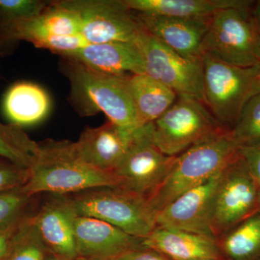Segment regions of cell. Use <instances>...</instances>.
<instances>
[{"mask_svg":"<svg viewBox=\"0 0 260 260\" xmlns=\"http://www.w3.org/2000/svg\"><path fill=\"white\" fill-rule=\"evenodd\" d=\"M0 68H1V64H0Z\"/></svg>","mask_w":260,"mask_h":260,"instance_id":"38","label":"cell"},{"mask_svg":"<svg viewBox=\"0 0 260 260\" xmlns=\"http://www.w3.org/2000/svg\"><path fill=\"white\" fill-rule=\"evenodd\" d=\"M62 57L70 58L108 74H145L144 61L136 42L89 44Z\"/></svg>","mask_w":260,"mask_h":260,"instance_id":"18","label":"cell"},{"mask_svg":"<svg viewBox=\"0 0 260 260\" xmlns=\"http://www.w3.org/2000/svg\"><path fill=\"white\" fill-rule=\"evenodd\" d=\"M259 48H260V34H259Z\"/></svg>","mask_w":260,"mask_h":260,"instance_id":"36","label":"cell"},{"mask_svg":"<svg viewBox=\"0 0 260 260\" xmlns=\"http://www.w3.org/2000/svg\"><path fill=\"white\" fill-rule=\"evenodd\" d=\"M134 132L109 121L98 127L85 128L73 145L78 156L89 165L114 173L129 150Z\"/></svg>","mask_w":260,"mask_h":260,"instance_id":"15","label":"cell"},{"mask_svg":"<svg viewBox=\"0 0 260 260\" xmlns=\"http://www.w3.org/2000/svg\"><path fill=\"white\" fill-rule=\"evenodd\" d=\"M251 10L228 8L214 14L202 54L240 68L260 65L259 32Z\"/></svg>","mask_w":260,"mask_h":260,"instance_id":"6","label":"cell"},{"mask_svg":"<svg viewBox=\"0 0 260 260\" xmlns=\"http://www.w3.org/2000/svg\"><path fill=\"white\" fill-rule=\"evenodd\" d=\"M39 143L14 124L0 121V158L24 169H31L40 155Z\"/></svg>","mask_w":260,"mask_h":260,"instance_id":"24","label":"cell"},{"mask_svg":"<svg viewBox=\"0 0 260 260\" xmlns=\"http://www.w3.org/2000/svg\"><path fill=\"white\" fill-rule=\"evenodd\" d=\"M238 153L260 186V143L250 146L239 147Z\"/></svg>","mask_w":260,"mask_h":260,"instance_id":"30","label":"cell"},{"mask_svg":"<svg viewBox=\"0 0 260 260\" xmlns=\"http://www.w3.org/2000/svg\"><path fill=\"white\" fill-rule=\"evenodd\" d=\"M142 244L171 260H225L218 239L175 229L156 226Z\"/></svg>","mask_w":260,"mask_h":260,"instance_id":"19","label":"cell"},{"mask_svg":"<svg viewBox=\"0 0 260 260\" xmlns=\"http://www.w3.org/2000/svg\"><path fill=\"white\" fill-rule=\"evenodd\" d=\"M47 260H67L63 259V258L59 257V256L54 255V254H51V255L47 256Z\"/></svg>","mask_w":260,"mask_h":260,"instance_id":"34","label":"cell"},{"mask_svg":"<svg viewBox=\"0 0 260 260\" xmlns=\"http://www.w3.org/2000/svg\"><path fill=\"white\" fill-rule=\"evenodd\" d=\"M30 169L0 158V193L22 187L28 180Z\"/></svg>","mask_w":260,"mask_h":260,"instance_id":"29","label":"cell"},{"mask_svg":"<svg viewBox=\"0 0 260 260\" xmlns=\"http://www.w3.org/2000/svg\"><path fill=\"white\" fill-rule=\"evenodd\" d=\"M128 85L140 126L157 120L178 97L172 89L146 74L130 75Z\"/></svg>","mask_w":260,"mask_h":260,"instance_id":"22","label":"cell"},{"mask_svg":"<svg viewBox=\"0 0 260 260\" xmlns=\"http://www.w3.org/2000/svg\"><path fill=\"white\" fill-rule=\"evenodd\" d=\"M67 196L78 216L100 219L134 237L143 239L156 227L148 197L123 188H96Z\"/></svg>","mask_w":260,"mask_h":260,"instance_id":"5","label":"cell"},{"mask_svg":"<svg viewBox=\"0 0 260 260\" xmlns=\"http://www.w3.org/2000/svg\"><path fill=\"white\" fill-rule=\"evenodd\" d=\"M177 156L162 153L154 142L153 122L135 130L133 141L114 174L119 187L150 198L167 177Z\"/></svg>","mask_w":260,"mask_h":260,"instance_id":"10","label":"cell"},{"mask_svg":"<svg viewBox=\"0 0 260 260\" xmlns=\"http://www.w3.org/2000/svg\"><path fill=\"white\" fill-rule=\"evenodd\" d=\"M75 239L80 260H111L143 246L142 238L100 219L78 215L75 219Z\"/></svg>","mask_w":260,"mask_h":260,"instance_id":"13","label":"cell"},{"mask_svg":"<svg viewBox=\"0 0 260 260\" xmlns=\"http://www.w3.org/2000/svg\"><path fill=\"white\" fill-rule=\"evenodd\" d=\"M134 13L142 26L167 47L187 59L201 60L202 44L212 17L189 19Z\"/></svg>","mask_w":260,"mask_h":260,"instance_id":"16","label":"cell"},{"mask_svg":"<svg viewBox=\"0 0 260 260\" xmlns=\"http://www.w3.org/2000/svg\"><path fill=\"white\" fill-rule=\"evenodd\" d=\"M238 149L230 130L226 129L178 155L167 177L148 198L150 208L155 216L183 193L221 172L236 156Z\"/></svg>","mask_w":260,"mask_h":260,"instance_id":"3","label":"cell"},{"mask_svg":"<svg viewBox=\"0 0 260 260\" xmlns=\"http://www.w3.org/2000/svg\"><path fill=\"white\" fill-rule=\"evenodd\" d=\"M111 260H171L158 251L141 246L132 249Z\"/></svg>","mask_w":260,"mask_h":260,"instance_id":"31","label":"cell"},{"mask_svg":"<svg viewBox=\"0 0 260 260\" xmlns=\"http://www.w3.org/2000/svg\"><path fill=\"white\" fill-rule=\"evenodd\" d=\"M15 229L0 234V260H6L8 257Z\"/></svg>","mask_w":260,"mask_h":260,"instance_id":"32","label":"cell"},{"mask_svg":"<svg viewBox=\"0 0 260 260\" xmlns=\"http://www.w3.org/2000/svg\"><path fill=\"white\" fill-rule=\"evenodd\" d=\"M60 69L70 82V102L80 116L102 112L116 125L140 127L128 85L130 75L102 73L68 57L61 59Z\"/></svg>","mask_w":260,"mask_h":260,"instance_id":"2","label":"cell"},{"mask_svg":"<svg viewBox=\"0 0 260 260\" xmlns=\"http://www.w3.org/2000/svg\"><path fill=\"white\" fill-rule=\"evenodd\" d=\"M259 211H260V189H259Z\"/></svg>","mask_w":260,"mask_h":260,"instance_id":"35","label":"cell"},{"mask_svg":"<svg viewBox=\"0 0 260 260\" xmlns=\"http://www.w3.org/2000/svg\"><path fill=\"white\" fill-rule=\"evenodd\" d=\"M79 15L81 35L88 44L135 42L141 24L124 0H64Z\"/></svg>","mask_w":260,"mask_h":260,"instance_id":"11","label":"cell"},{"mask_svg":"<svg viewBox=\"0 0 260 260\" xmlns=\"http://www.w3.org/2000/svg\"><path fill=\"white\" fill-rule=\"evenodd\" d=\"M224 259L260 260V211L218 239Z\"/></svg>","mask_w":260,"mask_h":260,"instance_id":"23","label":"cell"},{"mask_svg":"<svg viewBox=\"0 0 260 260\" xmlns=\"http://www.w3.org/2000/svg\"><path fill=\"white\" fill-rule=\"evenodd\" d=\"M39 143L40 155L30 169L22 191L35 195H70L102 187H119L114 173L95 169L82 160L75 152L73 142L48 140Z\"/></svg>","mask_w":260,"mask_h":260,"instance_id":"1","label":"cell"},{"mask_svg":"<svg viewBox=\"0 0 260 260\" xmlns=\"http://www.w3.org/2000/svg\"><path fill=\"white\" fill-rule=\"evenodd\" d=\"M76 216L67 195L51 194L30 218L50 254L67 260H78L75 239Z\"/></svg>","mask_w":260,"mask_h":260,"instance_id":"14","label":"cell"},{"mask_svg":"<svg viewBox=\"0 0 260 260\" xmlns=\"http://www.w3.org/2000/svg\"><path fill=\"white\" fill-rule=\"evenodd\" d=\"M132 11L174 18H210L228 8L251 10L254 2L248 0H124Z\"/></svg>","mask_w":260,"mask_h":260,"instance_id":"20","label":"cell"},{"mask_svg":"<svg viewBox=\"0 0 260 260\" xmlns=\"http://www.w3.org/2000/svg\"><path fill=\"white\" fill-rule=\"evenodd\" d=\"M32 198L21 187L0 193V234L14 230L28 216Z\"/></svg>","mask_w":260,"mask_h":260,"instance_id":"27","label":"cell"},{"mask_svg":"<svg viewBox=\"0 0 260 260\" xmlns=\"http://www.w3.org/2000/svg\"><path fill=\"white\" fill-rule=\"evenodd\" d=\"M259 189L237 152L220 173L214 197L212 229L218 240L259 211Z\"/></svg>","mask_w":260,"mask_h":260,"instance_id":"8","label":"cell"},{"mask_svg":"<svg viewBox=\"0 0 260 260\" xmlns=\"http://www.w3.org/2000/svg\"><path fill=\"white\" fill-rule=\"evenodd\" d=\"M145 74L174 90L204 103L203 66L201 60L187 59L155 39L143 26L137 38Z\"/></svg>","mask_w":260,"mask_h":260,"instance_id":"9","label":"cell"},{"mask_svg":"<svg viewBox=\"0 0 260 260\" xmlns=\"http://www.w3.org/2000/svg\"><path fill=\"white\" fill-rule=\"evenodd\" d=\"M221 172L164 207L157 215L156 226L217 239L212 229V215L214 197Z\"/></svg>","mask_w":260,"mask_h":260,"instance_id":"12","label":"cell"},{"mask_svg":"<svg viewBox=\"0 0 260 260\" xmlns=\"http://www.w3.org/2000/svg\"><path fill=\"white\" fill-rule=\"evenodd\" d=\"M49 94L42 87L30 82H19L5 93L3 109L12 124L32 125L43 120L50 110Z\"/></svg>","mask_w":260,"mask_h":260,"instance_id":"21","label":"cell"},{"mask_svg":"<svg viewBox=\"0 0 260 260\" xmlns=\"http://www.w3.org/2000/svg\"><path fill=\"white\" fill-rule=\"evenodd\" d=\"M230 132L239 148L260 143V93L246 103Z\"/></svg>","mask_w":260,"mask_h":260,"instance_id":"26","label":"cell"},{"mask_svg":"<svg viewBox=\"0 0 260 260\" xmlns=\"http://www.w3.org/2000/svg\"><path fill=\"white\" fill-rule=\"evenodd\" d=\"M78 34H81V24L78 13L64 1L51 2L39 16L12 23L8 28V40L15 49L20 41L32 43L38 47L51 38Z\"/></svg>","mask_w":260,"mask_h":260,"instance_id":"17","label":"cell"},{"mask_svg":"<svg viewBox=\"0 0 260 260\" xmlns=\"http://www.w3.org/2000/svg\"><path fill=\"white\" fill-rule=\"evenodd\" d=\"M204 104L225 129L235 125L243 108L260 93V65L240 68L208 55L202 57Z\"/></svg>","mask_w":260,"mask_h":260,"instance_id":"4","label":"cell"},{"mask_svg":"<svg viewBox=\"0 0 260 260\" xmlns=\"http://www.w3.org/2000/svg\"><path fill=\"white\" fill-rule=\"evenodd\" d=\"M226 129L204 103L193 97L178 95L172 107L153 122V138L162 153L178 156Z\"/></svg>","mask_w":260,"mask_h":260,"instance_id":"7","label":"cell"},{"mask_svg":"<svg viewBox=\"0 0 260 260\" xmlns=\"http://www.w3.org/2000/svg\"><path fill=\"white\" fill-rule=\"evenodd\" d=\"M51 3L42 0H0V32L14 22L39 16Z\"/></svg>","mask_w":260,"mask_h":260,"instance_id":"28","label":"cell"},{"mask_svg":"<svg viewBox=\"0 0 260 260\" xmlns=\"http://www.w3.org/2000/svg\"><path fill=\"white\" fill-rule=\"evenodd\" d=\"M251 13L258 32L260 34V0L254 3V6L251 10Z\"/></svg>","mask_w":260,"mask_h":260,"instance_id":"33","label":"cell"},{"mask_svg":"<svg viewBox=\"0 0 260 260\" xmlns=\"http://www.w3.org/2000/svg\"><path fill=\"white\" fill-rule=\"evenodd\" d=\"M78 260H80V259H78Z\"/></svg>","mask_w":260,"mask_h":260,"instance_id":"39","label":"cell"},{"mask_svg":"<svg viewBox=\"0 0 260 260\" xmlns=\"http://www.w3.org/2000/svg\"><path fill=\"white\" fill-rule=\"evenodd\" d=\"M48 254L28 215L15 229L6 260H47Z\"/></svg>","mask_w":260,"mask_h":260,"instance_id":"25","label":"cell"},{"mask_svg":"<svg viewBox=\"0 0 260 260\" xmlns=\"http://www.w3.org/2000/svg\"><path fill=\"white\" fill-rule=\"evenodd\" d=\"M203 260H213V259H203Z\"/></svg>","mask_w":260,"mask_h":260,"instance_id":"37","label":"cell"}]
</instances>
